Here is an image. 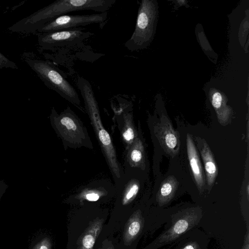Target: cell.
Returning a JSON list of instances; mask_svg holds the SVG:
<instances>
[{"label":"cell","instance_id":"6da1fadb","mask_svg":"<svg viewBox=\"0 0 249 249\" xmlns=\"http://www.w3.org/2000/svg\"><path fill=\"white\" fill-rule=\"evenodd\" d=\"M116 0H57L24 18L8 28L14 32L34 33L53 18L78 11L92 10L104 13Z\"/></svg>","mask_w":249,"mask_h":249},{"label":"cell","instance_id":"7a4b0ae2","mask_svg":"<svg viewBox=\"0 0 249 249\" xmlns=\"http://www.w3.org/2000/svg\"><path fill=\"white\" fill-rule=\"evenodd\" d=\"M76 84L108 165L116 181H118L122 176L121 170L111 137L102 123L98 105L92 86L88 80L82 77L77 78Z\"/></svg>","mask_w":249,"mask_h":249},{"label":"cell","instance_id":"3957f363","mask_svg":"<svg viewBox=\"0 0 249 249\" xmlns=\"http://www.w3.org/2000/svg\"><path fill=\"white\" fill-rule=\"evenodd\" d=\"M25 61L47 87L74 106L81 108L77 92L58 67L49 61L26 58Z\"/></svg>","mask_w":249,"mask_h":249},{"label":"cell","instance_id":"277c9868","mask_svg":"<svg viewBox=\"0 0 249 249\" xmlns=\"http://www.w3.org/2000/svg\"><path fill=\"white\" fill-rule=\"evenodd\" d=\"M94 34L83 28L58 30L39 33L38 43L43 50H54L65 47H71L82 42Z\"/></svg>","mask_w":249,"mask_h":249},{"label":"cell","instance_id":"5b68a950","mask_svg":"<svg viewBox=\"0 0 249 249\" xmlns=\"http://www.w3.org/2000/svg\"><path fill=\"white\" fill-rule=\"evenodd\" d=\"M108 18V12L89 15H64L47 22L38 30L39 33L79 28L92 24H103Z\"/></svg>","mask_w":249,"mask_h":249},{"label":"cell","instance_id":"8992f818","mask_svg":"<svg viewBox=\"0 0 249 249\" xmlns=\"http://www.w3.org/2000/svg\"><path fill=\"white\" fill-rule=\"evenodd\" d=\"M154 130L156 136L166 153L172 157L176 155L180 147L179 136L171 122L163 117L160 123L155 127Z\"/></svg>","mask_w":249,"mask_h":249},{"label":"cell","instance_id":"52a82bcc","mask_svg":"<svg viewBox=\"0 0 249 249\" xmlns=\"http://www.w3.org/2000/svg\"><path fill=\"white\" fill-rule=\"evenodd\" d=\"M200 218L198 213L195 212L187 213L177 221L171 228L159 237L154 245L160 247L172 241L196 225Z\"/></svg>","mask_w":249,"mask_h":249},{"label":"cell","instance_id":"ba28073f","mask_svg":"<svg viewBox=\"0 0 249 249\" xmlns=\"http://www.w3.org/2000/svg\"><path fill=\"white\" fill-rule=\"evenodd\" d=\"M195 140L203 161L207 187L209 189H211L218 174L217 167L213 153L206 142L198 137H196Z\"/></svg>","mask_w":249,"mask_h":249},{"label":"cell","instance_id":"9c48e42d","mask_svg":"<svg viewBox=\"0 0 249 249\" xmlns=\"http://www.w3.org/2000/svg\"><path fill=\"white\" fill-rule=\"evenodd\" d=\"M187 151L191 170L200 192L203 191L205 187V178L200 160L193 140L192 136L187 134L186 138Z\"/></svg>","mask_w":249,"mask_h":249},{"label":"cell","instance_id":"30bf717a","mask_svg":"<svg viewBox=\"0 0 249 249\" xmlns=\"http://www.w3.org/2000/svg\"><path fill=\"white\" fill-rule=\"evenodd\" d=\"M104 219L96 218L91 221L77 241L78 249H93L95 241L99 235Z\"/></svg>","mask_w":249,"mask_h":249},{"label":"cell","instance_id":"8fae6325","mask_svg":"<svg viewBox=\"0 0 249 249\" xmlns=\"http://www.w3.org/2000/svg\"><path fill=\"white\" fill-rule=\"evenodd\" d=\"M61 130L64 137L66 138L75 139L76 134H80V125L77 122V118L74 112L68 107L58 117Z\"/></svg>","mask_w":249,"mask_h":249},{"label":"cell","instance_id":"7c38bea8","mask_svg":"<svg viewBox=\"0 0 249 249\" xmlns=\"http://www.w3.org/2000/svg\"><path fill=\"white\" fill-rule=\"evenodd\" d=\"M143 225V218L139 210L131 215L125 224L123 233V240L125 245H130L135 240L141 232Z\"/></svg>","mask_w":249,"mask_h":249},{"label":"cell","instance_id":"4fadbf2b","mask_svg":"<svg viewBox=\"0 0 249 249\" xmlns=\"http://www.w3.org/2000/svg\"><path fill=\"white\" fill-rule=\"evenodd\" d=\"M118 184L123 189L121 200L122 205L125 206L130 204L135 198L139 191V181L134 178H129L126 172L121 177Z\"/></svg>","mask_w":249,"mask_h":249},{"label":"cell","instance_id":"5bb4252c","mask_svg":"<svg viewBox=\"0 0 249 249\" xmlns=\"http://www.w3.org/2000/svg\"><path fill=\"white\" fill-rule=\"evenodd\" d=\"M178 185V181L174 176L169 177L162 182L157 196L160 206L166 204L172 198Z\"/></svg>","mask_w":249,"mask_h":249},{"label":"cell","instance_id":"9a60e30c","mask_svg":"<svg viewBox=\"0 0 249 249\" xmlns=\"http://www.w3.org/2000/svg\"><path fill=\"white\" fill-rule=\"evenodd\" d=\"M133 144L128 151L127 160L131 167L145 168V155L142 142L139 139L134 141Z\"/></svg>","mask_w":249,"mask_h":249},{"label":"cell","instance_id":"2e32d148","mask_svg":"<svg viewBox=\"0 0 249 249\" xmlns=\"http://www.w3.org/2000/svg\"><path fill=\"white\" fill-rule=\"evenodd\" d=\"M103 195V193L102 192H99L96 190H90L88 192L81 193L79 198L80 199H85L90 201H97Z\"/></svg>","mask_w":249,"mask_h":249},{"label":"cell","instance_id":"e0dca14e","mask_svg":"<svg viewBox=\"0 0 249 249\" xmlns=\"http://www.w3.org/2000/svg\"><path fill=\"white\" fill-rule=\"evenodd\" d=\"M122 136L124 141L129 144L134 142L135 138V132L133 128L130 125L125 126L123 130Z\"/></svg>","mask_w":249,"mask_h":249},{"label":"cell","instance_id":"ac0fdd59","mask_svg":"<svg viewBox=\"0 0 249 249\" xmlns=\"http://www.w3.org/2000/svg\"><path fill=\"white\" fill-rule=\"evenodd\" d=\"M0 68L17 69H18V67L15 62L10 60L0 52Z\"/></svg>","mask_w":249,"mask_h":249},{"label":"cell","instance_id":"d6986e66","mask_svg":"<svg viewBox=\"0 0 249 249\" xmlns=\"http://www.w3.org/2000/svg\"><path fill=\"white\" fill-rule=\"evenodd\" d=\"M51 241L49 238L45 237L38 242L33 249H51Z\"/></svg>","mask_w":249,"mask_h":249},{"label":"cell","instance_id":"ffe728a7","mask_svg":"<svg viewBox=\"0 0 249 249\" xmlns=\"http://www.w3.org/2000/svg\"><path fill=\"white\" fill-rule=\"evenodd\" d=\"M222 96L219 92H215L213 96L212 105L215 109H217L222 104Z\"/></svg>","mask_w":249,"mask_h":249},{"label":"cell","instance_id":"44dd1931","mask_svg":"<svg viewBox=\"0 0 249 249\" xmlns=\"http://www.w3.org/2000/svg\"><path fill=\"white\" fill-rule=\"evenodd\" d=\"M249 232L247 231L246 239L244 242V245L242 249H249Z\"/></svg>","mask_w":249,"mask_h":249},{"label":"cell","instance_id":"7402d4cb","mask_svg":"<svg viewBox=\"0 0 249 249\" xmlns=\"http://www.w3.org/2000/svg\"><path fill=\"white\" fill-rule=\"evenodd\" d=\"M197 246V244L196 243H193L186 246L182 249H196Z\"/></svg>","mask_w":249,"mask_h":249},{"label":"cell","instance_id":"603a6c76","mask_svg":"<svg viewBox=\"0 0 249 249\" xmlns=\"http://www.w3.org/2000/svg\"><path fill=\"white\" fill-rule=\"evenodd\" d=\"M102 249H114V248L111 244H110L109 245L103 246Z\"/></svg>","mask_w":249,"mask_h":249}]
</instances>
